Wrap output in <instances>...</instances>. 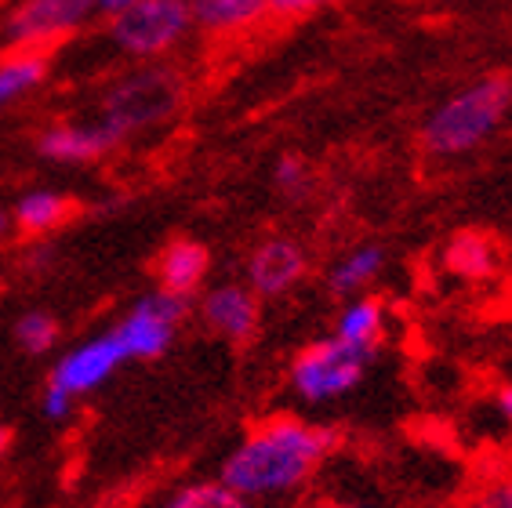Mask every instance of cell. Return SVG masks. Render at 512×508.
<instances>
[{"mask_svg":"<svg viewBox=\"0 0 512 508\" xmlns=\"http://www.w3.org/2000/svg\"><path fill=\"white\" fill-rule=\"evenodd\" d=\"M313 508H375V505H364V501H320Z\"/></svg>","mask_w":512,"mask_h":508,"instance_id":"cell-28","label":"cell"},{"mask_svg":"<svg viewBox=\"0 0 512 508\" xmlns=\"http://www.w3.org/2000/svg\"><path fill=\"white\" fill-rule=\"evenodd\" d=\"M189 313H193V298H178V294L157 287L153 294L138 298L109 334L117 338L128 360H157L171 349L178 327L186 323Z\"/></svg>","mask_w":512,"mask_h":508,"instance_id":"cell-6","label":"cell"},{"mask_svg":"<svg viewBox=\"0 0 512 508\" xmlns=\"http://www.w3.org/2000/svg\"><path fill=\"white\" fill-rule=\"evenodd\" d=\"M273 186L284 200H295L298 204V200H306V196L313 193V171H309V164L302 157L287 153V157H280L273 167Z\"/></svg>","mask_w":512,"mask_h":508,"instance_id":"cell-21","label":"cell"},{"mask_svg":"<svg viewBox=\"0 0 512 508\" xmlns=\"http://www.w3.org/2000/svg\"><path fill=\"white\" fill-rule=\"evenodd\" d=\"M211 273V251L200 240L178 236L157 254V287L178 298H193Z\"/></svg>","mask_w":512,"mask_h":508,"instance_id":"cell-12","label":"cell"},{"mask_svg":"<svg viewBox=\"0 0 512 508\" xmlns=\"http://www.w3.org/2000/svg\"><path fill=\"white\" fill-rule=\"evenodd\" d=\"M335 334L349 345L378 349V342H382L385 334V305L378 298H367V294L345 298L342 313L335 320Z\"/></svg>","mask_w":512,"mask_h":508,"instance_id":"cell-18","label":"cell"},{"mask_svg":"<svg viewBox=\"0 0 512 508\" xmlns=\"http://www.w3.org/2000/svg\"><path fill=\"white\" fill-rule=\"evenodd\" d=\"M458 508H512V472H487Z\"/></svg>","mask_w":512,"mask_h":508,"instance_id":"cell-22","label":"cell"},{"mask_svg":"<svg viewBox=\"0 0 512 508\" xmlns=\"http://www.w3.org/2000/svg\"><path fill=\"white\" fill-rule=\"evenodd\" d=\"M73 211H77V204H73L66 193H55V189H30V193L19 196L11 218H15V229H19L22 236H48V233H55V229H62V225L73 218Z\"/></svg>","mask_w":512,"mask_h":508,"instance_id":"cell-15","label":"cell"},{"mask_svg":"<svg viewBox=\"0 0 512 508\" xmlns=\"http://www.w3.org/2000/svg\"><path fill=\"white\" fill-rule=\"evenodd\" d=\"M512 109V80L505 73H487L458 88L451 98L425 117L422 146L429 157L451 160L480 149L505 124Z\"/></svg>","mask_w":512,"mask_h":508,"instance_id":"cell-2","label":"cell"},{"mask_svg":"<svg viewBox=\"0 0 512 508\" xmlns=\"http://www.w3.org/2000/svg\"><path fill=\"white\" fill-rule=\"evenodd\" d=\"M73 407H77V396H69L66 389H59V385H51L44 389V400H40V411H44V418L51 421H66L69 414H73Z\"/></svg>","mask_w":512,"mask_h":508,"instance_id":"cell-23","label":"cell"},{"mask_svg":"<svg viewBox=\"0 0 512 508\" xmlns=\"http://www.w3.org/2000/svg\"><path fill=\"white\" fill-rule=\"evenodd\" d=\"M124 363H128V356H124V349L117 345V338L109 331L95 334L88 342L73 345V349L55 363L51 385L66 389L69 396H88V392H95L99 385H106Z\"/></svg>","mask_w":512,"mask_h":508,"instance_id":"cell-9","label":"cell"},{"mask_svg":"<svg viewBox=\"0 0 512 508\" xmlns=\"http://www.w3.org/2000/svg\"><path fill=\"white\" fill-rule=\"evenodd\" d=\"M186 102V77L171 66L146 62L117 77L102 95L99 120H106L120 138H131L135 131H149L157 124H168Z\"/></svg>","mask_w":512,"mask_h":508,"instance_id":"cell-3","label":"cell"},{"mask_svg":"<svg viewBox=\"0 0 512 508\" xmlns=\"http://www.w3.org/2000/svg\"><path fill=\"white\" fill-rule=\"evenodd\" d=\"M8 447H11V429L8 425H0V458L8 454Z\"/></svg>","mask_w":512,"mask_h":508,"instance_id":"cell-29","label":"cell"},{"mask_svg":"<svg viewBox=\"0 0 512 508\" xmlns=\"http://www.w3.org/2000/svg\"><path fill=\"white\" fill-rule=\"evenodd\" d=\"M160 508H258L255 501H247L244 494L229 490L222 479H204V483H186L175 494L164 498Z\"/></svg>","mask_w":512,"mask_h":508,"instance_id":"cell-19","label":"cell"},{"mask_svg":"<svg viewBox=\"0 0 512 508\" xmlns=\"http://www.w3.org/2000/svg\"><path fill=\"white\" fill-rule=\"evenodd\" d=\"M494 403H498L502 418L512 425V385H502V389H498V396H494Z\"/></svg>","mask_w":512,"mask_h":508,"instance_id":"cell-26","label":"cell"},{"mask_svg":"<svg viewBox=\"0 0 512 508\" xmlns=\"http://www.w3.org/2000/svg\"><path fill=\"white\" fill-rule=\"evenodd\" d=\"M262 298L247 284H222L200 298V316L215 334H222L226 342L244 345L251 342L262 327Z\"/></svg>","mask_w":512,"mask_h":508,"instance_id":"cell-10","label":"cell"},{"mask_svg":"<svg viewBox=\"0 0 512 508\" xmlns=\"http://www.w3.org/2000/svg\"><path fill=\"white\" fill-rule=\"evenodd\" d=\"M11 233H15V218H11V211H4V207H0V244H4Z\"/></svg>","mask_w":512,"mask_h":508,"instance_id":"cell-27","label":"cell"},{"mask_svg":"<svg viewBox=\"0 0 512 508\" xmlns=\"http://www.w3.org/2000/svg\"><path fill=\"white\" fill-rule=\"evenodd\" d=\"M193 8L189 0H135L128 11L109 19V40L128 59L157 62L189 37Z\"/></svg>","mask_w":512,"mask_h":508,"instance_id":"cell-5","label":"cell"},{"mask_svg":"<svg viewBox=\"0 0 512 508\" xmlns=\"http://www.w3.org/2000/svg\"><path fill=\"white\" fill-rule=\"evenodd\" d=\"M15 345H19L26 356H44V352H51L55 345H59V320L51 313H44V309H33V313H22L19 320H15Z\"/></svg>","mask_w":512,"mask_h":508,"instance_id":"cell-20","label":"cell"},{"mask_svg":"<svg viewBox=\"0 0 512 508\" xmlns=\"http://www.w3.org/2000/svg\"><path fill=\"white\" fill-rule=\"evenodd\" d=\"M48 77V51L37 48H11L0 59V113L15 106L19 98L37 91Z\"/></svg>","mask_w":512,"mask_h":508,"instance_id":"cell-16","label":"cell"},{"mask_svg":"<svg viewBox=\"0 0 512 508\" xmlns=\"http://www.w3.org/2000/svg\"><path fill=\"white\" fill-rule=\"evenodd\" d=\"M135 0H91V11L102 15V19H117L120 11H128Z\"/></svg>","mask_w":512,"mask_h":508,"instance_id":"cell-25","label":"cell"},{"mask_svg":"<svg viewBox=\"0 0 512 508\" xmlns=\"http://www.w3.org/2000/svg\"><path fill=\"white\" fill-rule=\"evenodd\" d=\"M95 19L91 0H19L4 19V40L11 48L48 51Z\"/></svg>","mask_w":512,"mask_h":508,"instance_id":"cell-7","label":"cell"},{"mask_svg":"<svg viewBox=\"0 0 512 508\" xmlns=\"http://www.w3.org/2000/svg\"><path fill=\"white\" fill-rule=\"evenodd\" d=\"M382 269H385V247H378V244L353 247V251L342 254V258L331 265L327 287H331V294H338V298H356V294H364L367 287L375 284L378 276H382Z\"/></svg>","mask_w":512,"mask_h":508,"instance_id":"cell-17","label":"cell"},{"mask_svg":"<svg viewBox=\"0 0 512 508\" xmlns=\"http://www.w3.org/2000/svg\"><path fill=\"white\" fill-rule=\"evenodd\" d=\"M502 265V247L498 240L480 229H465V233H454L444 247V269L451 276H462V280H491Z\"/></svg>","mask_w":512,"mask_h":508,"instance_id":"cell-14","label":"cell"},{"mask_svg":"<svg viewBox=\"0 0 512 508\" xmlns=\"http://www.w3.org/2000/svg\"><path fill=\"white\" fill-rule=\"evenodd\" d=\"M371 356H375V349L349 345L338 334H331V338H320V342L306 345V349L298 352L295 360H291L287 381H291L298 400L324 407V403L349 396L364 381Z\"/></svg>","mask_w":512,"mask_h":508,"instance_id":"cell-4","label":"cell"},{"mask_svg":"<svg viewBox=\"0 0 512 508\" xmlns=\"http://www.w3.org/2000/svg\"><path fill=\"white\" fill-rule=\"evenodd\" d=\"M335 0H269V15L276 19H298V15H309L316 8H327Z\"/></svg>","mask_w":512,"mask_h":508,"instance_id":"cell-24","label":"cell"},{"mask_svg":"<svg viewBox=\"0 0 512 508\" xmlns=\"http://www.w3.org/2000/svg\"><path fill=\"white\" fill-rule=\"evenodd\" d=\"M189 8L207 37H237L269 19V0H189Z\"/></svg>","mask_w":512,"mask_h":508,"instance_id":"cell-13","label":"cell"},{"mask_svg":"<svg viewBox=\"0 0 512 508\" xmlns=\"http://www.w3.org/2000/svg\"><path fill=\"white\" fill-rule=\"evenodd\" d=\"M342 443L338 429L276 414L251 425L222 465V483L255 505H276L302 494Z\"/></svg>","mask_w":512,"mask_h":508,"instance_id":"cell-1","label":"cell"},{"mask_svg":"<svg viewBox=\"0 0 512 508\" xmlns=\"http://www.w3.org/2000/svg\"><path fill=\"white\" fill-rule=\"evenodd\" d=\"M309 273L306 247L291 236H266L251 247L244 262V284L258 298H284L295 291Z\"/></svg>","mask_w":512,"mask_h":508,"instance_id":"cell-8","label":"cell"},{"mask_svg":"<svg viewBox=\"0 0 512 508\" xmlns=\"http://www.w3.org/2000/svg\"><path fill=\"white\" fill-rule=\"evenodd\" d=\"M124 138L106 124V120H91V124H51L37 135V153L51 164H95L106 153L120 146Z\"/></svg>","mask_w":512,"mask_h":508,"instance_id":"cell-11","label":"cell"}]
</instances>
